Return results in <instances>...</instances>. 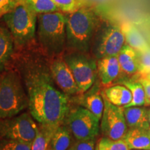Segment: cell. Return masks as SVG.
I'll return each mask as SVG.
<instances>
[{
  "label": "cell",
  "instance_id": "6da1fadb",
  "mask_svg": "<svg viewBox=\"0 0 150 150\" xmlns=\"http://www.w3.org/2000/svg\"><path fill=\"white\" fill-rule=\"evenodd\" d=\"M29 45L18 47L11 61L23 81L30 114L39 125L57 127L64 122L70 109L69 96L54 81L47 56L40 48L34 51Z\"/></svg>",
  "mask_w": 150,
  "mask_h": 150
},
{
  "label": "cell",
  "instance_id": "7a4b0ae2",
  "mask_svg": "<svg viewBox=\"0 0 150 150\" xmlns=\"http://www.w3.org/2000/svg\"><path fill=\"white\" fill-rule=\"evenodd\" d=\"M67 47L71 51L88 53L92 40L102 18L93 5H86L66 14Z\"/></svg>",
  "mask_w": 150,
  "mask_h": 150
},
{
  "label": "cell",
  "instance_id": "3957f363",
  "mask_svg": "<svg viewBox=\"0 0 150 150\" xmlns=\"http://www.w3.org/2000/svg\"><path fill=\"white\" fill-rule=\"evenodd\" d=\"M66 21V14L61 11L38 15V42L48 57L60 56L67 47Z\"/></svg>",
  "mask_w": 150,
  "mask_h": 150
},
{
  "label": "cell",
  "instance_id": "277c9868",
  "mask_svg": "<svg viewBox=\"0 0 150 150\" xmlns=\"http://www.w3.org/2000/svg\"><path fill=\"white\" fill-rule=\"evenodd\" d=\"M29 108V100L17 70L4 71L0 81V119L13 117Z\"/></svg>",
  "mask_w": 150,
  "mask_h": 150
},
{
  "label": "cell",
  "instance_id": "5b68a950",
  "mask_svg": "<svg viewBox=\"0 0 150 150\" xmlns=\"http://www.w3.org/2000/svg\"><path fill=\"white\" fill-rule=\"evenodd\" d=\"M1 19L13 38L16 47L32 44L36 33L38 14L24 1L21 0Z\"/></svg>",
  "mask_w": 150,
  "mask_h": 150
},
{
  "label": "cell",
  "instance_id": "8992f818",
  "mask_svg": "<svg viewBox=\"0 0 150 150\" xmlns=\"http://www.w3.org/2000/svg\"><path fill=\"white\" fill-rule=\"evenodd\" d=\"M125 43V38L120 26L107 20H102L92 40L91 50L97 60L117 56Z\"/></svg>",
  "mask_w": 150,
  "mask_h": 150
},
{
  "label": "cell",
  "instance_id": "52a82bcc",
  "mask_svg": "<svg viewBox=\"0 0 150 150\" xmlns=\"http://www.w3.org/2000/svg\"><path fill=\"white\" fill-rule=\"evenodd\" d=\"M72 71L75 81L77 84L79 95L86 93L97 81V61L88 53L71 51L63 56Z\"/></svg>",
  "mask_w": 150,
  "mask_h": 150
},
{
  "label": "cell",
  "instance_id": "ba28073f",
  "mask_svg": "<svg viewBox=\"0 0 150 150\" xmlns=\"http://www.w3.org/2000/svg\"><path fill=\"white\" fill-rule=\"evenodd\" d=\"M38 131V125L28 112L0 119V139L6 138L32 144Z\"/></svg>",
  "mask_w": 150,
  "mask_h": 150
},
{
  "label": "cell",
  "instance_id": "9c48e42d",
  "mask_svg": "<svg viewBox=\"0 0 150 150\" xmlns=\"http://www.w3.org/2000/svg\"><path fill=\"white\" fill-rule=\"evenodd\" d=\"M63 124L76 140L96 139L99 134L100 120L81 106L70 109Z\"/></svg>",
  "mask_w": 150,
  "mask_h": 150
},
{
  "label": "cell",
  "instance_id": "30bf717a",
  "mask_svg": "<svg viewBox=\"0 0 150 150\" xmlns=\"http://www.w3.org/2000/svg\"><path fill=\"white\" fill-rule=\"evenodd\" d=\"M102 96L104 101V109L100 122L102 134L112 140L123 139L129 130L124 108L111 104L104 95Z\"/></svg>",
  "mask_w": 150,
  "mask_h": 150
},
{
  "label": "cell",
  "instance_id": "8fae6325",
  "mask_svg": "<svg viewBox=\"0 0 150 150\" xmlns=\"http://www.w3.org/2000/svg\"><path fill=\"white\" fill-rule=\"evenodd\" d=\"M50 69L56 84L67 96L79 94L72 71L63 58L57 56L52 59L50 62Z\"/></svg>",
  "mask_w": 150,
  "mask_h": 150
},
{
  "label": "cell",
  "instance_id": "7c38bea8",
  "mask_svg": "<svg viewBox=\"0 0 150 150\" xmlns=\"http://www.w3.org/2000/svg\"><path fill=\"white\" fill-rule=\"evenodd\" d=\"M97 73L100 83L104 86L110 85L121 73L117 56H107L97 60Z\"/></svg>",
  "mask_w": 150,
  "mask_h": 150
},
{
  "label": "cell",
  "instance_id": "4fadbf2b",
  "mask_svg": "<svg viewBox=\"0 0 150 150\" xmlns=\"http://www.w3.org/2000/svg\"><path fill=\"white\" fill-rule=\"evenodd\" d=\"M80 95L77 102L80 106L90 110L101 120L104 109V101L97 82L88 91Z\"/></svg>",
  "mask_w": 150,
  "mask_h": 150
},
{
  "label": "cell",
  "instance_id": "5bb4252c",
  "mask_svg": "<svg viewBox=\"0 0 150 150\" xmlns=\"http://www.w3.org/2000/svg\"><path fill=\"white\" fill-rule=\"evenodd\" d=\"M117 56L121 68V72L127 75L138 74L140 61L138 52L136 50L127 44H125Z\"/></svg>",
  "mask_w": 150,
  "mask_h": 150
},
{
  "label": "cell",
  "instance_id": "9a60e30c",
  "mask_svg": "<svg viewBox=\"0 0 150 150\" xmlns=\"http://www.w3.org/2000/svg\"><path fill=\"white\" fill-rule=\"evenodd\" d=\"M124 113L129 129H150L149 109L147 106L124 108Z\"/></svg>",
  "mask_w": 150,
  "mask_h": 150
},
{
  "label": "cell",
  "instance_id": "2e32d148",
  "mask_svg": "<svg viewBox=\"0 0 150 150\" xmlns=\"http://www.w3.org/2000/svg\"><path fill=\"white\" fill-rule=\"evenodd\" d=\"M15 50L16 45L11 32L6 27L0 26V72L8 67Z\"/></svg>",
  "mask_w": 150,
  "mask_h": 150
},
{
  "label": "cell",
  "instance_id": "e0dca14e",
  "mask_svg": "<svg viewBox=\"0 0 150 150\" xmlns=\"http://www.w3.org/2000/svg\"><path fill=\"white\" fill-rule=\"evenodd\" d=\"M120 27L125 35L126 44L138 52H143L150 50L149 45L135 24L124 22Z\"/></svg>",
  "mask_w": 150,
  "mask_h": 150
},
{
  "label": "cell",
  "instance_id": "ac0fdd59",
  "mask_svg": "<svg viewBox=\"0 0 150 150\" xmlns=\"http://www.w3.org/2000/svg\"><path fill=\"white\" fill-rule=\"evenodd\" d=\"M123 139L130 150L150 149V129H129Z\"/></svg>",
  "mask_w": 150,
  "mask_h": 150
},
{
  "label": "cell",
  "instance_id": "d6986e66",
  "mask_svg": "<svg viewBox=\"0 0 150 150\" xmlns=\"http://www.w3.org/2000/svg\"><path fill=\"white\" fill-rule=\"evenodd\" d=\"M102 93L111 104L120 107H126L132 100L131 91L125 85L108 86Z\"/></svg>",
  "mask_w": 150,
  "mask_h": 150
},
{
  "label": "cell",
  "instance_id": "ffe728a7",
  "mask_svg": "<svg viewBox=\"0 0 150 150\" xmlns=\"http://www.w3.org/2000/svg\"><path fill=\"white\" fill-rule=\"evenodd\" d=\"M72 143V133L66 125L62 124L54 131L49 148L53 150H67Z\"/></svg>",
  "mask_w": 150,
  "mask_h": 150
},
{
  "label": "cell",
  "instance_id": "44dd1931",
  "mask_svg": "<svg viewBox=\"0 0 150 150\" xmlns=\"http://www.w3.org/2000/svg\"><path fill=\"white\" fill-rule=\"evenodd\" d=\"M57 127L39 125L37 135L31 145V150H47Z\"/></svg>",
  "mask_w": 150,
  "mask_h": 150
},
{
  "label": "cell",
  "instance_id": "7402d4cb",
  "mask_svg": "<svg viewBox=\"0 0 150 150\" xmlns=\"http://www.w3.org/2000/svg\"><path fill=\"white\" fill-rule=\"evenodd\" d=\"M123 85L128 88L132 95V100L126 107L131 106H145V93L143 86L136 79L126 80L122 82ZM125 107V108H126Z\"/></svg>",
  "mask_w": 150,
  "mask_h": 150
},
{
  "label": "cell",
  "instance_id": "603a6c76",
  "mask_svg": "<svg viewBox=\"0 0 150 150\" xmlns=\"http://www.w3.org/2000/svg\"><path fill=\"white\" fill-rule=\"evenodd\" d=\"M38 15L60 11L52 0H22Z\"/></svg>",
  "mask_w": 150,
  "mask_h": 150
},
{
  "label": "cell",
  "instance_id": "cb8c5ba5",
  "mask_svg": "<svg viewBox=\"0 0 150 150\" xmlns=\"http://www.w3.org/2000/svg\"><path fill=\"white\" fill-rule=\"evenodd\" d=\"M97 145L99 150H130L124 139L112 140L105 136L99 140Z\"/></svg>",
  "mask_w": 150,
  "mask_h": 150
},
{
  "label": "cell",
  "instance_id": "d4e9b609",
  "mask_svg": "<svg viewBox=\"0 0 150 150\" xmlns=\"http://www.w3.org/2000/svg\"><path fill=\"white\" fill-rule=\"evenodd\" d=\"M59 8L65 14L74 12L83 6L88 5L84 0H52ZM91 5V4H90Z\"/></svg>",
  "mask_w": 150,
  "mask_h": 150
},
{
  "label": "cell",
  "instance_id": "484cf974",
  "mask_svg": "<svg viewBox=\"0 0 150 150\" xmlns=\"http://www.w3.org/2000/svg\"><path fill=\"white\" fill-rule=\"evenodd\" d=\"M31 145L16 140L0 139V150H31Z\"/></svg>",
  "mask_w": 150,
  "mask_h": 150
},
{
  "label": "cell",
  "instance_id": "4316f807",
  "mask_svg": "<svg viewBox=\"0 0 150 150\" xmlns=\"http://www.w3.org/2000/svg\"><path fill=\"white\" fill-rule=\"evenodd\" d=\"M140 70L138 74H150V50L143 52H138Z\"/></svg>",
  "mask_w": 150,
  "mask_h": 150
},
{
  "label": "cell",
  "instance_id": "83f0119b",
  "mask_svg": "<svg viewBox=\"0 0 150 150\" xmlns=\"http://www.w3.org/2000/svg\"><path fill=\"white\" fill-rule=\"evenodd\" d=\"M96 139L76 140L72 142L67 150H95Z\"/></svg>",
  "mask_w": 150,
  "mask_h": 150
},
{
  "label": "cell",
  "instance_id": "f1b7e54d",
  "mask_svg": "<svg viewBox=\"0 0 150 150\" xmlns=\"http://www.w3.org/2000/svg\"><path fill=\"white\" fill-rule=\"evenodd\" d=\"M136 80L138 81L143 86L146 97L145 106L149 107L150 106V74H139V76H138Z\"/></svg>",
  "mask_w": 150,
  "mask_h": 150
},
{
  "label": "cell",
  "instance_id": "f546056e",
  "mask_svg": "<svg viewBox=\"0 0 150 150\" xmlns=\"http://www.w3.org/2000/svg\"><path fill=\"white\" fill-rule=\"evenodd\" d=\"M21 0H0V19L12 11Z\"/></svg>",
  "mask_w": 150,
  "mask_h": 150
},
{
  "label": "cell",
  "instance_id": "4dcf8cb0",
  "mask_svg": "<svg viewBox=\"0 0 150 150\" xmlns=\"http://www.w3.org/2000/svg\"><path fill=\"white\" fill-rule=\"evenodd\" d=\"M138 24H147V25H150V15H148V16H145L142 17L140 19V20H138Z\"/></svg>",
  "mask_w": 150,
  "mask_h": 150
},
{
  "label": "cell",
  "instance_id": "1f68e13d",
  "mask_svg": "<svg viewBox=\"0 0 150 150\" xmlns=\"http://www.w3.org/2000/svg\"><path fill=\"white\" fill-rule=\"evenodd\" d=\"M84 1L88 4H90V3H91V2H95V1L98 2V1H104V0H84Z\"/></svg>",
  "mask_w": 150,
  "mask_h": 150
},
{
  "label": "cell",
  "instance_id": "d6a6232c",
  "mask_svg": "<svg viewBox=\"0 0 150 150\" xmlns=\"http://www.w3.org/2000/svg\"><path fill=\"white\" fill-rule=\"evenodd\" d=\"M149 125H150V108H149Z\"/></svg>",
  "mask_w": 150,
  "mask_h": 150
},
{
  "label": "cell",
  "instance_id": "836d02e7",
  "mask_svg": "<svg viewBox=\"0 0 150 150\" xmlns=\"http://www.w3.org/2000/svg\"><path fill=\"white\" fill-rule=\"evenodd\" d=\"M95 150H99V147H98V145H97V144L96 145V147H95Z\"/></svg>",
  "mask_w": 150,
  "mask_h": 150
},
{
  "label": "cell",
  "instance_id": "e575fe53",
  "mask_svg": "<svg viewBox=\"0 0 150 150\" xmlns=\"http://www.w3.org/2000/svg\"><path fill=\"white\" fill-rule=\"evenodd\" d=\"M47 150H53L52 149H51V148H48Z\"/></svg>",
  "mask_w": 150,
  "mask_h": 150
},
{
  "label": "cell",
  "instance_id": "d590c367",
  "mask_svg": "<svg viewBox=\"0 0 150 150\" xmlns=\"http://www.w3.org/2000/svg\"><path fill=\"white\" fill-rule=\"evenodd\" d=\"M1 74H0V81H1Z\"/></svg>",
  "mask_w": 150,
  "mask_h": 150
},
{
  "label": "cell",
  "instance_id": "8d00e7d4",
  "mask_svg": "<svg viewBox=\"0 0 150 150\" xmlns=\"http://www.w3.org/2000/svg\"><path fill=\"white\" fill-rule=\"evenodd\" d=\"M147 150H150V149H147Z\"/></svg>",
  "mask_w": 150,
  "mask_h": 150
}]
</instances>
